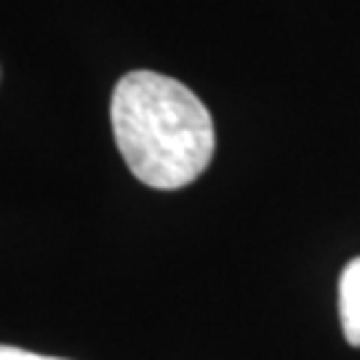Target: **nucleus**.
<instances>
[{"mask_svg": "<svg viewBox=\"0 0 360 360\" xmlns=\"http://www.w3.org/2000/svg\"><path fill=\"white\" fill-rule=\"evenodd\" d=\"M339 318L352 347H360V257L352 259L339 278Z\"/></svg>", "mask_w": 360, "mask_h": 360, "instance_id": "obj_2", "label": "nucleus"}, {"mask_svg": "<svg viewBox=\"0 0 360 360\" xmlns=\"http://www.w3.org/2000/svg\"><path fill=\"white\" fill-rule=\"evenodd\" d=\"M110 117L126 166L153 190L193 184L214 158L211 112L174 77L153 70L123 75L112 91Z\"/></svg>", "mask_w": 360, "mask_h": 360, "instance_id": "obj_1", "label": "nucleus"}, {"mask_svg": "<svg viewBox=\"0 0 360 360\" xmlns=\"http://www.w3.org/2000/svg\"><path fill=\"white\" fill-rule=\"evenodd\" d=\"M0 360H62V358H46V355H35V352H27L22 347L0 345Z\"/></svg>", "mask_w": 360, "mask_h": 360, "instance_id": "obj_3", "label": "nucleus"}]
</instances>
